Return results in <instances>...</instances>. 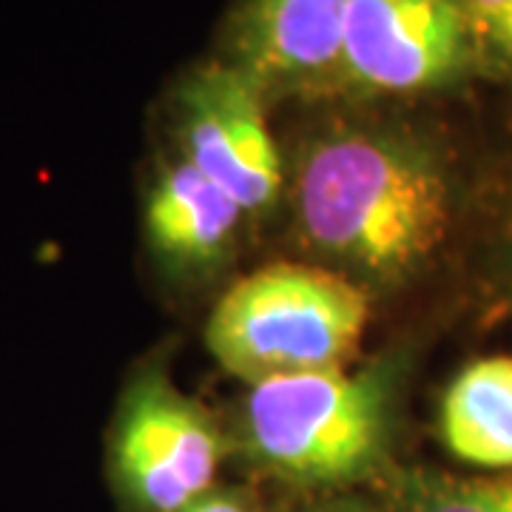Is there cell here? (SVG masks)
I'll list each match as a JSON object with an SVG mask.
<instances>
[{"label": "cell", "instance_id": "9", "mask_svg": "<svg viewBox=\"0 0 512 512\" xmlns=\"http://www.w3.org/2000/svg\"><path fill=\"white\" fill-rule=\"evenodd\" d=\"M439 439L478 473L512 470V356H484L461 367L439 407Z\"/></svg>", "mask_w": 512, "mask_h": 512}, {"label": "cell", "instance_id": "1", "mask_svg": "<svg viewBox=\"0 0 512 512\" xmlns=\"http://www.w3.org/2000/svg\"><path fill=\"white\" fill-rule=\"evenodd\" d=\"M450 168L413 128L345 123L308 140L296 222L313 251L373 285L421 271L453 217Z\"/></svg>", "mask_w": 512, "mask_h": 512}, {"label": "cell", "instance_id": "5", "mask_svg": "<svg viewBox=\"0 0 512 512\" xmlns=\"http://www.w3.org/2000/svg\"><path fill=\"white\" fill-rule=\"evenodd\" d=\"M476 69L458 0H353L328 92L416 97L453 89Z\"/></svg>", "mask_w": 512, "mask_h": 512}, {"label": "cell", "instance_id": "8", "mask_svg": "<svg viewBox=\"0 0 512 512\" xmlns=\"http://www.w3.org/2000/svg\"><path fill=\"white\" fill-rule=\"evenodd\" d=\"M245 211L188 160L165 168L146 197V239L174 271H205L234 248Z\"/></svg>", "mask_w": 512, "mask_h": 512}, {"label": "cell", "instance_id": "11", "mask_svg": "<svg viewBox=\"0 0 512 512\" xmlns=\"http://www.w3.org/2000/svg\"><path fill=\"white\" fill-rule=\"evenodd\" d=\"M476 46L478 69L512 77V0H458Z\"/></svg>", "mask_w": 512, "mask_h": 512}, {"label": "cell", "instance_id": "2", "mask_svg": "<svg viewBox=\"0 0 512 512\" xmlns=\"http://www.w3.org/2000/svg\"><path fill=\"white\" fill-rule=\"evenodd\" d=\"M402 365L325 370L254 384L237 447L256 473L316 498L376 487L393 464Z\"/></svg>", "mask_w": 512, "mask_h": 512}, {"label": "cell", "instance_id": "6", "mask_svg": "<svg viewBox=\"0 0 512 512\" xmlns=\"http://www.w3.org/2000/svg\"><path fill=\"white\" fill-rule=\"evenodd\" d=\"M265 100L262 83L231 60L191 69L174 92L180 157L234 197L245 214L274 208L285 183Z\"/></svg>", "mask_w": 512, "mask_h": 512}, {"label": "cell", "instance_id": "3", "mask_svg": "<svg viewBox=\"0 0 512 512\" xmlns=\"http://www.w3.org/2000/svg\"><path fill=\"white\" fill-rule=\"evenodd\" d=\"M370 305L350 276L308 262H274L242 276L208 316L205 345L245 384L345 370Z\"/></svg>", "mask_w": 512, "mask_h": 512}, {"label": "cell", "instance_id": "10", "mask_svg": "<svg viewBox=\"0 0 512 512\" xmlns=\"http://www.w3.org/2000/svg\"><path fill=\"white\" fill-rule=\"evenodd\" d=\"M370 507L373 512H512V470L456 476L399 464L373 487Z\"/></svg>", "mask_w": 512, "mask_h": 512}, {"label": "cell", "instance_id": "13", "mask_svg": "<svg viewBox=\"0 0 512 512\" xmlns=\"http://www.w3.org/2000/svg\"><path fill=\"white\" fill-rule=\"evenodd\" d=\"M291 512H373V507H370V498L342 495V498H319L316 504H308V507H299V510Z\"/></svg>", "mask_w": 512, "mask_h": 512}, {"label": "cell", "instance_id": "4", "mask_svg": "<svg viewBox=\"0 0 512 512\" xmlns=\"http://www.w3.org/2000/svg\"><path fill=\"white\" fill-rule=\"evenodd\" d=\"M225 439L211 413L163 370H137L106 436V476L120 512H180L220 484Z\"/></svg>", "mask_w": 512, "mask_h": 512}, {"label": "cell", "instance_id": "7", "mask_svg": "<svg viewBox=\"0 0 512 512\" xmlns=\"http://www.w3.org/2000/svg\"><path fill=\"white\" fill-rule=\"evenodd\" d=\"M353 0H242L228 57L271 92H328Z\"/></svg>", "mask_w": 512, "mask_h": 512}, {"label": "cell", "instance_id": "12", "mask_svg": "<svg viewBox=\"0 0 512 512\" xmlns=\"http://www.w3.org/2000/svg\"><path fill=\"white\" fill-rule=\"evenodd\" d=\"M180 512H265L262 504L256 501V495L251 490L242 487H225L217 484L211 493H205L197 501H191L188 507Z\"/></svg>", "mask_w": 512, "mask_h": 512}]
</instances>
